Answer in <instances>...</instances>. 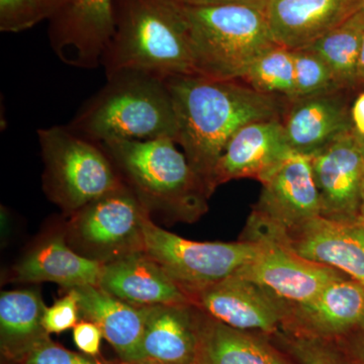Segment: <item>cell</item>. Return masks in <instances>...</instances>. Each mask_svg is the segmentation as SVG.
Listing matches in <instances>:
<instances>
[{
  "mask_svg": "<svg viewBox=\"0 0 364 364\" xmlns=\"http://www.w3.org/2000/svg\"><path fill=\"white\" fill-rule=\"evenodd\" d=\"M299 364H358L332 342L291 328H280L274 334Z\"/></svg>",
  "mask_w": 364,
  "mask_h": 364,
  "instance_id": "obj_27",
  "label": "cell"
},
{
  "mask_svg": "<svg viewBox=\"0 0 364 364\" xmlns=\"http://www.w3.org/2000/svg\"><path fill=\"white\" fill-rule=\"evenodd\" d=\"M240 240L253 242V259L237 274L267 287L291 305L306 303L345 273L301 257L287 240L286 230L251 213Z\"/></svg>",
  "mask_w": 364,
  "mask_h": 364,
  "instance_id": "obj_7",
  "label": "cell"
},
{
  "mask_svg": "<svg viewBox=\"0 0 364 364\" xmlns=\"http://www.w3.org/2000/svg\"><path fill=\"white\" fill-rule=\"evenodd\" d=\"M47 20L39 0H0V31L21 33Z\"/></svg>",
  "mask_w": 364,
  "mask_h": 364,
  "instance_id": "obj_29",
  "label": "cell"
},
{
  "mask_svg": "<svg viewBox=\"0 0 364 364\" xmlns=\"http://www.w3.org/2000/svg\"><path fill=\"white\" fill-rule=\"evenodd\" d=\"M351 355L358 364H364V316L359 324L351 330Z\"/></svg>",
  "mask_w": 364,
  "mask_h": 364,
  "instance_id": "obj_34",
  "label": "cell"
},
{
  "mask_svg": "<svg viewBox=\"0 0 364 364\" xmlns=\"http://www.w3.org/2000/svg\"><path fill=\"white\" fill-rule=\"evenodd\" d=\"M102 337L100 328L90 321L80 320L73 328L74 343L83 354L91 358L100 354Z\"/></svg>",
  "mask_w": 364,
  "mask_h": 364,
  "instance_id": "obj_32",
  "label": "cell"
},
{
  "mask_svg": "<svg viewBox=\"0 0 364 364\" xmlns=\"http://www.w3.org/2000/svg\"><path fill=\"white\" fill-rule=\"evenodd\" d=\"M131 364H164V363H157V361L142 360V361H136V363H131Z\"/></svg>",
  "mask_w": 364,
  "mask_h": 364,
  "instance_id": "obj_40",
  "label": "cell"
},
{
  "mask_svg": "<svg viewBox=\"0 0 364 364\" xmlns=\"http://www.w3.org/2000/svg\"><path fill=\"white\" fill-rule=\"evenodd\" d=\"M358 11V0H268L264 7L273 40L289 50L310 47Z\"/></svg>",
  "mask_w": 364,
  "mask_h": 364,
  "instance_id": "obj_17",
  "label": "cell"
},
{
  "mask_svg": "<svg viewBox=\"0 0 364 364\" xmlns=\"http://www.w3.org/2000/svg\"><path fill=\"white\" fill-rule=\"evenodd\" d=\"M97 287L136 306L193 304L188 294L145 251L102 265Z\"/></svg>",
  "mask_w": 364,
  "mask_h": 364,
  "instance_id": "obj_19",
  "label": "cell"
},
{
  "mask_svg": "<svg viewBox=\"0 0 364 364\" xmlns=\"http://www.w3.org/2000/svg\"><path fill=\"white\" fill-rule=\"evenodd\" d=\"M294 154L282 119L254 122L237 132L215 165L212 179L214 191L234 179L262 181L277 165Z\"/></svg>",
  "mask_w": 364,
  "mask_h": 364,
  "instance_id": "obj_16",
  "label": "cell"
},
{
  "mask_svg": "<svg viewBox=\"0 0 364 364\" xmlns=\"http://www.w3.org/2000/svg\"><path fill=\"white\" fill-rule=\"evenodd\" d=\"M361 219L364 221V188H363V203H361V212H360Z\"/></svg>",
  "mask_w": 364,
  "mask_h": 364,
  "instance_id": "obj_41",
  "label": "cell"
},
{
  "mask_svg": "<svg viewBox=\"0 0 364 364\" xmlns=\"http://www.w3.org/2000/svg\"><path fill=\"white\" fill-rule=\"evenodd\" d=\"M44 162L43 186L49 200L64 214L124 186L104 147L74 133L67 126L37 132Z\"/></svg>",
  "mask_w": 364,
  "mask_h": 364,
  "instance_id": "obj_6",
  "label": "cell"
},
{
  "mask_svg": "<svg viewBox=\"0 0 364 364\" xmlns=\"http://www.w3.org/2000/svg\"><path fill=\"white\" fill-rule=\"evenodd\" d=\"M191 299L203 313L230 327L264 335L284 327L291 308L267 287L237 273L196 291Z\"/></svg>",
  "mask_w": 364,
  "mask_h": 364,
  "instance_id": "obj_10",
  "label": "cell"
},
{
  "mask_svg": "<svg viewBox=\"0 0 364 364\" xmlns=\"http://www.w3.org/2000/svg\"><path fill=\"white\" fill-rule=\"evenodd\" d=\"M102 264L83 257L68 245L65 229L46 237L14 267V282L39 284L49 282L66 289L98 286Z\"/></svg>",
  "mask_w": 364,
  "mask_h": 364,
  "instance_id": "obj_21",
  "label": "cell"
},
{
  "mask_svg": "<svg viewBox=\"0 0 364 364\" xmlns=\"http://www.w3.org/2000/svg\"><path fill=\"white\" fill-rule=\"evenodd\" d=\"M77 135L109 140H176V109L166 79L136 70L107 76V83L81 105L67 124Z\"/></svg>",
  "mask_w": 364,
  "mask_h": 364,
  "instance_id": "obj_3",
  "label": "cell"
},
{
  "mask_svg": "<svg viewBox=\"0 0 364 364\" xmlns=\"http://www.w3.org/2000/svg\"><path fill=\"white\" fill-rule=\"evenodd\" d=\"M21 364H102L91 356L67 350L46 337L33 349Z\"/></svg>",
  "mask_w": 364,
  "mask_h": 364,
  "instance_id": "obj_31",
  "label": "cell"
},
{
  "mask_svg": "<svg viewBox=\"0 0 364 364\" xmlns=\"http://www.w3.org/2000/svg\"><path fill=\"white\" fill-rule=\"evenodd\" d=\"M364 87V35L361 44L360 55H359L358 69V88Z\"/></svg>",
  "mask_w": 364,
  "mask_h": 364,
  "instance_id": "obj_37",
  "label": "cell"
},
{
  "mask_svg": "<svg viewBox=\"0 0 364 364\" xmlns=\"http://www.w3.org/2000/svg\"><path fill=\"white\" fill-rule=\"evenodd\" d=\"M264 95L293 100L296 98L293 53L282 46L268 50L241 79Z\"/></svg>",
  "mask_w": 364,
  "mask_h": 364,
  "instance_id": "obj_26",
  "label": "cell"
},
{
  "mask_svg": "<svg viewBox=\"0 0 364 364\" xmlns=\"http://www.w3.org/2000/svg\"><path fill=\"white\" fill-rule=\"evenodd\" d=\"M82 320L95 323L124 363L135 361L149 306H136L97 286L74 287Z\"/></svg>",
  "mask_w": 364,
  "mask_h": 364,
  "instance_id": "obj_22",
  "label": "cell"
},
{
  "mask_svg": "<svg viewBox=\"0 0 364 364\" xmlns=\"http://www.w3.org/2000/svg\"><path fill=\"white\" fill-rule=\"evenodd\" d=\"M310 157L321 215L340 222L361 220L364 157L353 132Z\"/></svg>",
  "mask_w": 364,
  "mask_h": 364,
  "instance_id": "obj_11",
  "label": "cell"
},
{
  "mask_svg": "<svg viewBox=\"0 0 364 364\" xmlns=\"http://www.w3.org/2000/svg\"><path fill=\"white\" fill-rule=\"evenodd\" d=\"M296 98L340 90L331 69L317 53L309 49L291 50Z\"/></svg>",
  "mask_w": 364,
  "mask_h": 364,
  "instance_id": "obj_28",
  "label": "cell"
},
{
  "mask_svg": "<svg viewBox=\"0 0 364 364\" xmlns=\"http://www.w3.org/2000/svg\"><path fill=\"white\" fill-rule=\"evenodd\" d=\"M181 7L196 75L242 79L261 55L279 46L264 9L246 4Z\"/></svg>",
  "mask_w": 364,
  "mask_h": 364,
  "instance_id": "obj_5",
  "label": "cell"
},
{
  "mask_svg": "<svg viewBox=\"0 0 364 364\" xmlns=\"http://www.w3.org/2000/svg\"><path fill=\"white\" fill-rule=\"evenodd\" d=\"M351 121L354 135L364 136V90L351 105Z\"/></svg>",
  "mask_w": 364,
  "mask_h": 364,
  "instance_id": "obj_35",
  "label": "cell"
},
{
  "mask_svg": "<svg viewBox=\"0 0 364 364\" xmlns=\"http://www.w3.org/2000/svg\"><path fill=\"white\" fill-rule=\"evenodd\" d=\"M114 0H73L49 20L50 45L66 65L93 69L114 33Z\"/></svg>",
  "mask_w": 364,
  "mask_h": 364,
  "instance_id": "obj_12",
  "label": "cell"
},
{
  "mask_svg": "<svg viewBox=\"0 0 364 364\" xmlns=\"http://www.w3.org/2000/svg\"><path fill=\"white\" fill-rule=\"evenodd\" d=\"M364 35V18L358 13L326 33L306 49L317 53L331 69L340 90L358 88L359 55Z\"/></svg>",
  "mask_w": 364,
  "mask_h": 364,
  "instance_id": "obj_25",
  "label": "cell"
},
{
  "mask_svg": "<svg viewBox=\"0 0 364 364\" xmlns=\"http://www.w3.org/2000/svg\"><path fill=\"white\" fill-rule=\"evenodd\" d=\"M354 136H355V135H354ZM355 138H356V140H358L359 148H360L361 152H363V155L364 157V136H355Z\"/></svg>",
  "mask_w": 364,
  "mask_h": 364,
  "instance_id": "obj_38",
  "label": "cell"
},
{
  "mask_svg": "<svg viewBox=\"0 0 364 364\" xmlns=\"http://www.w3.org/2000/svg\"><path fill=\"white\" fill-rule=\"evenodd\" d=\"M260 182L262 191L252 212L272 224L289 230L321 215L310 156L294 153Z\"/></svg>",
  "mask_w": 364,
  "mask_h": 364,
  "instance_id": "obj_13",
  "label": "cell"
},
{
  "mask_svg": "<svg viewBox=\"0 0 364 364\" xmlns=\"http://www.w3.org/2000/svg\"><path fill=\"white\" fill-rule=\"evenodd\" d=\"M200 314V309L193 304L149 306L134 363L196 364Z\"/></svg>",
  "mask_w": 364,
  "mask_h": 364,
  "instance_id": "obj_20",
  "label": "cell"
},
{
  "mask_svg": "<svg viewBox=\"0 0 364 364\" xmlns=\"http://www.w3.org/2000/svg\"><path fill=\"white\" fill-rule=\"evenodd\" d=\"M80 318L77 294L73 289H66L65 296L46 309L43 326L48 334H59L75 327Z\"/></svg>",
  "mask_w": 364,
  "mask_h": 364,
  "instance_id": "obj_30",
  "label": "cell"
},
{
  "mask_svg": "<svg viewBox=\"0 0 364 364\" xmlns=\"http://www.w3.org/2000/svg\"><path fill=\"white\" fill-rule=\"evenodd\" d=\"M148 215L124 184L69 215L67 243L83 257L102 265L142 252L144 221Z\"/></svg>",
  "mask_w": 364,
  "mask_h": 364,
  "instance_id": "obj_8",
  "label": "cell"
},
{
  "mask_svg": "<svg viewBox=\"0 0 364 364\" xmlns=\"http://www.w3.org/2000/svg\"><path fill=\"white\" fill-rule=\"evenodd\" d=\"M347 90H332L289 100L282 122L289 147L312 156L352 133L351 105Z\"/></svg>",
  "mask_w": 364,
  "mask_h": 364,
  "instance_id": "obj_14",
  "label": "cell"
},
{
  "mask_svg": "<svg viewBox=\"0 0 364 364\" xmlns=\"http://www.w3.org/2000/svg\"><path fill=\"white\" fill-rule=\"evenodd\" d=\"M47 306L37 289L2 291L0 296V347L4 358L21 363L49 336L43 326Z\"/></svg>",
  "mask_w": 364,
  "mask_h": 364,
  "instance_id": "obj_24",
  "label": "cell"
},
{
  "mask_svg": "<svg viewBox=\"0 0 364 364\" xmlns=\"http://www.w3.org/2000/svg\"><path fill=\"white\" fill-rule=\"evenodd\" d=\"M196 364H291L267 339L230 327L200 310Z\"/></svg>",
  "mask_w": 364,
  "mask_h": 364,
  "instance_id": "obj_23",
  "label": "cell"
},
{
  "mask_svg": "<svg viewBox=\"0 0 364 364\" xmlns=\"http://www.w3.org/2000/svg\"><path fill=\"white\" fill-rule=\"evenodd\" d=\"M181 6L210 7L228 6V4H246L264 9L268 0H172Z\"/></svg>",
  "mask_w": 364,
  "mask_h": 364,
  "instance_id": "obj_33",
  "label": "cell"
},
{
  "mask_svg": "<svg viewBox=\"0 0 364 364\" xmlns=\"http://www.w3.org/2000/svg\"><path fill=\"white\" fill-rule=\"evenodd\" d=\"M114 33L102 55L105 75L136 70L167 79L196 74L188 26L172 0H114Z\"/></svg>",
  "mask_w": 364,
  "mask_h": 364,
  "instance_id": "obj_2",
  "label": "cell"
},
{
  "mask_svg": "<svg viewBox=\"0 0 364 364\" xmlns=\"http://www.w3.org/2000/svg\"><path fill=\"white\" fill-rule=\"evenodd\" d=\"M364 316V284L347 274L332 280L311 301L291 305L284 326L323 338L345 336Z\"/></svg>",
  "mask_w": 364,
  "mask_h": 364,
  "instance_id": "obj_18",
  "label": "cell"
},
{
  "mask_svg": "<svg viewBox=\"0 0 364 364\" xmlns=\"http://www.w3.org/2000/svg\"><path fill=\"white\" fill-rule=\"evenodd\" d=\"M358 13L361 14L364 18V0H358Z\"/></svg>",
  "mask_w": 364,
  "mask_h": 364,
  "instance_id": "obj_39",
  "label": "cell"
},
{
  "mask_svg": "<svg viewBox=\"0 0 364 364\" xmlns=\"http://www.w3.org/2000/svg\"><path fill=\"white\" fill-rule=\"evenodd\" d=\"M301 257L335 268L364 284V221L340 222L322 215L286 230Z\"/></svg>",
  "mask_w": 364,
  "mask_h": 364,
  "instance_id": "obj_15",
  "label": "cell"
},
{
  "mask_svg": "<svg viewBox=\"0 0 364 364\" xmlns=\"http://www.w3.org/2000/svg\"><path fill=\"white\" fill-rule=\"evenodd\" d=\"M48 21L70 4L73 0H39Z\"/></svg>",
  "mask_w": 364,
  "mask_h": 364,
  "instance_id": "obj_36",
  "label": "cell"
},
{
  "mask_svg": "<svg viewBox=\"0 0 364 364\" xmlns=\"http://www.w3.org/2000/svg\"><path fill=\"white\" fill-rule=\"evenodd\" d=\"M176 109V144L210 191L215 165L228 143L246 124L282 119L289 100L264 95L241 79L202 75L166 79Z\"/></svg>",
  "mask_w": 364,
  "mask_h": 364,
  "instance_id": "obj_1",
  "label": "cell"
},
{
  "mask_svg": "<svg viewBox=\"0 0 364 364\" xmlns=\"http://www.w3.org/2000/svg\"><path fill=\"white\" fill-rule=\"evenodd\" d=\"M145 252L188 294L235 274L253 259V242H198L144 221Z\"/></svg>",
  "mask_w": 364,
  "mask_h": 364,
  "instance_id": "obj_9",
  "label": "cell"
},
{
  "mask_svg": "<svg viewBox=\"0 0 364 364\" xmlns=\"http://www.w3.org/2000/svg\"><path fill=\"white\" fill-rule=\"evenodd\" d=\"M150 215L193 223L208 210L210 191L172 139L100 144Z\"/></svg>",
  "mask_w": 364,
  "mask_h": 364,
  "instance_id": "obj_4",
  "label": "cell"
}]
</instances>
